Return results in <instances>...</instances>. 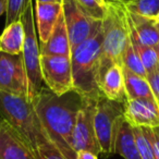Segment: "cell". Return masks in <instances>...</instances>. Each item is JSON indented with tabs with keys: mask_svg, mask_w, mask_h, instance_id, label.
<instances>
[{
	"mask_svg": "<svg viewBox=\"0 0 159 159\" xmlns=\"http://www.w3.org/2000/svg\"><path fill=\"white\" fill-rule=\"evenodd\" d=\"M62 14L68 30L71 53L95 31L102 21H94L83 12L76 0H62Z\"/></svg>",
	"mask_w": 159,
	"mask_h": 159,
	"instance_id": "10",
	"label": "cell"
},
{
	"mask_svg": "<svg viewBox=\"0 0 159 159\" xmlns=\"http://www.w3.org/2000/svg\"><path fill=\"white\" fill-rule=\"evenodd\" d=\"M34 152L36 159H66L51 142L39 146Z\"/></svg>",
	"mask_w": 159,
	"mask_h": 159,
	"instance_id": "26",
	"label": "cell"
},
{
	"mask_svg": "<svg viewBox=\"0 0 159 159\" xmlns=\"http://www.w3.org/2000/svg\"><path fill=\"white\" fill-rule=\"evenodd\" d=\"M40 55L43 56H69L71 57V47L68 30L63 14H60L58 22L45 44L40 45Z\"/></svg>",
	"mask_w": 159,
	"mask_h": 159,
	"instance_id": "16",
	"label": "cell"
},
{
	"mask_svg": "<svg viewBox=\"0 0 159 159\" xmlns=\"http://www.w3.org/2000/svg\"><path fill=\"white\" fill-rule=\"evenodd\" d=\"M31 1L33 0H8L7 12H6V25L20 21Z\"/></svg>",
	"mask_w": 159,
	"mask_h": 159,
	"instance_id": "25",
	"label": "cell"
},
{
	"mask_svg": "<svg viewBox=\"0 0 159 159\" xmlns=\"http://www.w3.org/2000/svg\"><path fill=\"white\" fill-rule=\"evenodd\" d=\"M62 12L61 3H34L35 26L40 43L45 44L50 37Z\"/></svg>",
	"mask_w": 159,
	"mask_h": 159,
	"instance_id": "14",
	"label": "cell"
},
{
	"mask_svg": "<svg viewBox=\"0 0 159 159\" xmlns=\"http://www.w3.org/2000/svg\"><path fill=\"white\" fill-rule=\"evenodd\" d=\"M146 79L149 83L150 89H152L155 99L157 100V102H159V64L152 71L147 73Z\"/></svg>",
	"mask_w": 159,
	"mask_h": 159,
	"instance_id": "27",
	"label": "cell"
},
{
	"mask_svg": "<svg viewBox=\"0 0 159 159\" xmlns=\"http://www.w3.org/2000/svg\"><path fill=\"white\" fill-rule=\"evenodd\" d=\"M43 83L56 95H63L73 89L71 57L40 55Z\"/></svg>",
	"mask_w": 159,
	"mask_h": 159,
	"instance_id": "7",
	"label": "cell"
},
{
	"mask_svg": "<svg viewBox=\"0 0 159 159\" xmlns=\"http://www.w3.org/2000/svg\"><path fill=\"white\" fill-rule=\"evenodd\" d=\"M115 154H119L124 159H142L137 149L133 128L125 119L121 120L115 143Z\"/></svg>",
	"mask_w": 159,
	"mask_h": 159,
	"instance_id": "17",
	"label": "cell"
},
{
	"mask_svg": "<svg viewBox=\"0 0 159 159\" xmlns=\"http://www.w3.org/2000/svg\"><path fill=\"white\" fill-rule=\"evenodd\" d=\"M155 50H156L157 58H158V63H159V43H158V45H156V46H155Z\"/></svg>",
	"mask_w": 159,
	"mask_h": 159,
	"instance_id": "32",
	"label": "cell"
},
{
	"mask_svg": "<svg viewBox=\"0 0 159 159\" xmlns=\"http://www.w3.org/2000/svg\"><path fill=\"white\" fill-rule=\"evenodd\" d=\"M0 117L26 139L34 152L50 142L40 124L33 102L29 98L0 91Z\"/></svg>",
	"mask_w": 159,
	"mask_h": 159,
	"instance_id": "4",
	"label": "cell"
},
{
	"mask_svg": "<svg viewBox=\"0 0 159 159\" xmlns=\"http://www.w3.org/2000/svg\"><path fill=\"white\" fill-rule=\"evenodd\" d=\"M118 1H121V2H128L129 0H118Z\"/></svg>",
	"mask_w": 159,
	"mask_h": 159,
	"instance_id": "34",
	"label": "cell"
},
{
	"mask_svg": "<svg viewBox=\"0 0 159 159\" xmlns=\"http://www.w3.org/2000/svg\"><path fill=\"white\" fill-rule=\"evenodd\" d=\"M123 3L129 12L146 18L152 19L159 12V0H129Z\"/></svg>",
	"mask_w": 159,
	"mask_h": 159,
	"instance_id": "21",
	"label": "cell"
},
{
	"mask_svg": "<svg viewBox=\"0 0 159 159\" xmlns=\"http://www.w3.org/2000/svg\"><path fill=\"white\" fill-rule=\"evenodd\" d=\"M148 133H149L150 143H152L155 156L157 159H159V126L148 128Z\"/></svg>",
	"mask_w": 159,
	"mask_h": 159,
	"instance_id": "28",
	"label": "cell"
},
{
	"mask_svg": "<svg viewBox=\"0 0 159 159\" xmlns=\"http://www.w3.org/2000/svg\"><path fill=\"white\" fill-rule=\"evenodd\" d=\"M132 128L137 149H139L142 159H157L154 149H152V143H150L148 128H137V126H132Z\"/></svg>",
	"mask_w": 159,
	"mask_h": 159,
	"instance_id": "23",
	"label": "cell"
},
{
	"mask_svg": "<svg viewBox=\"0 0 159 159\" xmlns=\"http://www.w3.org/2000/svg\"><path fill=\"white\" fill-rule=\"evenodd\" d=\"M0 159H36L27 141L0 117Z\"/></svg>",
	"mask_w": 159,
	"mask_h": 159,
	"instance_id": "11",
	"label": "cell"
},
{
	"mask_svg": "<svg viewBox=\"0 0 159 159\" xmlns=\"http://www.w3.org/2000/svg\"><path fill=\"white\" fill-rule=\"evenodd\" d=\"M152 20H154L157 24H159V12H158V14H157L156 16H154V18H152Z\"/></svg>",
	"mask_w": 159,
	"mask_h": 159,
	"instance_id": "33",
	"label": "cell"
},
{
	"mask_svg": "<svg viewBox=\"0 0 159 159\" xmlns=\"http://www.w3.org/2000/svg\"><path fill=\"white\" fill-rule=\"evenodd\" d=\"M102 24V43L97 80L112 64L122 66V56L130 42L124 3L118 0H107L106 16Z\"/></svg>",
	"mask_w": 159,
	"mask_h": 159,
	"instance_id": "2",
	"label": "cell"
},
{
	"mask_svg": "<svg viewBox=\"0 0 159 159\" xmlns=\"http://www.w3.org/2000/svg\"><path fill=\"white\" fill-rule=\"evenodd\" d=\"M102 43V24L99 22L87 39L71 53L73 89L83 97L97 98L100 95L97 85V71Z\"/></svg>",
	"mask_w": 159,
	"mask_h": 159,
	"instance_id": "3",
	"label": "cell"
},
{
	"mask_svg": "<svg viewBox=\"0 0 159 159\" xmlns=\"http://www.w3.org/2000/svg\"><path fill=\"white\" fill-rule=\"evenodd\" d=\"M97 98L84 97V102L77 115L72 133V147L75 152L87 150L96 155L100 154V147L94 126Z\"/></svg>",
	"mask_w": 159,
	"mask_h": 159,
	"instance_id": "8",
	"label": "cell"
},
{
	"mask_svg": "<svg viewBox=\"0 0 159 159\" xmlns=\"http://www.w3.org/2000/svg\"><path fill=\"white\" fill-rule=\"evenodd\" d=\"M76 159H98V155L87 150H81L76 152Z\"/></svg>",
	"mask_w": 159,
	"mask_h": 159,
	"instance_id": "29",
	"label": "cell"
},
{
	"mask_svg": "<svg viewBox=\"0 0 159 159\" xmlns=\"http://www.w3.org/2000/svg\"><path fill=\"white\" fill-rule=\"evenodd\" d=\"M0 91L29 98V85L23 56L0 51Z\"/></svg>",
	"mask_w": 159,
	"mask_h": 159,
	"instance_id": "9",
	"label": "cell"
},
{
	"mask_svg": "<svg viewBox=\"0 0 159 159\" xmlns=\"http://www.w3.org/2000/svg\"><path fill=\"white\" fill-rule=\"evenodd\" d=\"M34 1L40 3H62V0H34Z\"/></svg>",
	"mask_w": 159,
	"mask_h": 159,
	"instance_id": "31",
	"label": "cell"
},
{
	"mask_svg": "<svg viewBox=\"0 0 159 159\" xmlns=\"http://www.w3.org/2000/svg\"><path fill=\"white\" fill-rule=\"evenodd\" d=\"M98 89L106 98L126 104L128 96L125 92L123 66L112 64L97 80Z\"/></svg>",
	"mask_w": 159,
	"mask_h": 159,
	"instance_id": "13",
	"label": "cell"
},
{
	"mask_svg": "<svg viewBox=\"0 0 159 159\" xmlns=\"http://www.w3.org/2000/svg\"><path fill=\"white\" fill-rule=\"evenodd\" d=\"M126 9V8H125ZM130 33L142 44L155 47L159 43V31L152 19L132 13L126 10Z\"/></svg>",
	"mask_w": 159,
	"mask_h": 159,
	"instance_id": "15",
	"label": "cell"
},
{
	"mask_svg": "<svg viewBox=\"0 0 159 159\" xmlns=\"http://www.w3.org/2000/svg\"><path fill=\"white\" fill-rule=\"evenodd\" d=\"M123 76L128 100L137 99V98L155 99L152 89H150L149 83H148L146 77H142L139 75L134 74V73H132L131 71L126 70L124 68Z\"/></svg>",
	"mask_w": 159,
	"mask_h": 159,
	"instance_id": "19",
	"label": "cell"
},
{
	"mask_svg": "<svg viewBox=\"0 0 159 159\" xmlns=\"http://www.w3.org/2000/svg\"><path fill=\"white\" fill-rule=\"evenodd\" d=\"M8 0H0V16H2L5 12H7Z\"/></svg>",
	"mask_w": 159,
	"mask_h": 159,
	"instance_id": "30",
	"label": "cell"
},
{
	"mask_svg": "<svg viewBox=\"0 0 159 159\" xmlns=\"http://www.w3.org/2000/svg\"><path fill=\"white\" fill-rule=\"evenodd\" d=\"M105 1H107V0H105Z\"/></svg>",
	"mask_w": 159,
	"mask_h": 159,
	"instance_id": "36",
	"label": "cell"
},
{
	"mask_svg": "<svg viewBox=\"0 0 159 159\" xmlns=\"http://www.w3.org/2000/svg\"><path fill=\"white\" fill-rule=\"evenodd\" d=\"M85 14L94 21H102L106 16L107 1L105 0H76Z\"/></svg>",
	"mask_w": 159,
	"mask_h": 159,
	"instance_id": "24",
	"label": "cell"
},
{
	"mask_svg": "<svg viewBox=\"0 0 159 159\" xmlns=\"http://www.w3.org/2000/svg\"><path fill=\"white\" fill-rule=\"evenodd\" d=\"M125 104L110 100L100 94L96 102L94 126L100 154L109 157L115 154V143L120 122L124 117Z\"/></svg>",
	"mask_w": 159,
	"mask_h": 159,
	"instance_id": "6",
	"label": "cell"
},
{
	"mask_svg": "<svg viewBox=\"0 0 159 159\" xmlns=\"http://www.w3.org/2000/svg\"><path fill=\"white\" fill-rule=\"evenodd\" d=\"M124 119L132 126H159V104L155 99L137 98L128 100L124 109Z\"/></svg>",
	"mask_w": 159,
	"mask_h": 159,
	"instance_id": "12",
	"label": "cell"
},
{
	"mask_svg": "<svg viewBox=\"0 0 159 159\" xmlns=\"http://www.w3.org/2000/svg\"><path fill=\"white\" fill-rule=\"evenodd\" d=\"M32 102L49 141L66 159H76L72 133L84 97L74 89L56 95L44 85Z\"/></svg>",
	"mask_w": 159,
	"mask_h": 159,
	"instance_id": "1",
	"label": "cell"
},
{
	"mask_svg": "<svg viewBox=\"0 0 159 159\" xmlns=\"http://www.w3.org/2000/svg\"><path fill=\"white\" fill-rule=\"evenodd\" d=\"M21 21L24 27V45H23L22 56L27 76L29 100L33 102V99L44 86L42 71H40V47L36 34L33 1L29 3L26 10L21 18Z\"/></svg>",
	"mask_w": 159,
	"mask_h": 159,
	"instance_id": "5",
	"label": "cell"
},
{
	"mask_svg": "<svg viewBox=\"0 0 159 159\" xmlns=\"http://www.w3.org/2000/svg\"><path fill=\"white\" fill-rule=\"evenodd\" d=\"M122 66L142 77L147 76V72H146L145 68H144L143 63H142L141 59H139V55L136 53L131 42H129L128 46L123 52V56H122Z\"/></svg>",
	"mask_w": 159,
	"mask_h": 159,
	"instance_id": "22",
	"label": "cell"
},
{
	"mask_svg": "<svg viewBox=\"0 0 159 159\" xmlns=\"http://www.w3.org/2000/svg\"><path fill=\"white\" fill-rule=\"evenodd\" d=\"M129 37H130L131 44L134 47L136 53L139 55V59H141L142 63H143L144 68H145L146 72L149 73L150 71H152L159 64L155 47H150V46H147V45L142 44L141 42H139V40L130 33V31H129Z\"/></svg>",
	"mask_w": 159,
	"mask_h": 159,
	"instance_id": "20",
	"label": "cell"
},
{
	"mask_svg": "<svg viewBox=\"0 0 159 159\" xmlns=\"http://www.w3.org/2000/svg\"><path fill=\"white\" fill-rule=\"evenodd\" d=\"M158 104H159V102H158Z\"/></svg>",
	"mask_w": 159,
	"mask_h": 159,
	"instance_id": "37",
	"label": "cell"
},
{
	"mask_svg": "<svg viewBox=\"0 0 159 159\" xmlns=\"http://www.w3.org/2000/svg\"><path fill=\"white\" fill-rule=\"evenodd\" d=\"M156 24H157V23H156ZM157 27H158V31H159V24H157Z\"/></svg>",
	"mask_w": 159,
	"mask_h": 159,
	"instance_id": "35",
	"label": "cell"
},
{
	"mask_svg": "<svg viewBox=\"0 0 159 159\" xmlns=\"http://www.w3.org/2000/svg\"><path fill=\"white\" fill-rule=\"evenodd\" d=\"M24 45V27L22 21H16L6 25L0 35V51L10 55L22 53Z\"/></svg>",
	"mask_w": 159,
	"mask_h": 159,
	"instance_id": "18",
	"label": "cell"
}]
</instances>
